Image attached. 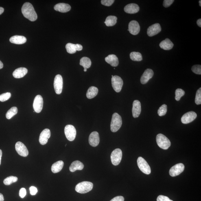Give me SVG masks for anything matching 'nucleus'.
Here are the masks:
<instances>
[{
  "mask_svg": "<svg viewBox=\"0 0 201 201\" xmlns=\"http://www.w3.org/2000/svg\"><path fill=\"white\" fill-rule=\"evenodd\" d=\"M28 72V70L25 68H20L15 70L13 75L15 78H21L24 76Z\"/></svg>",
  "mask_w": 201,
  "mask_h": 201,
  "instance_id": "22",
  "label": "nucleus"
},
{
  "mask_svg": "<svg viewBox=\"0 0 201 201\" xmlns=\"http://www.w3.org/2000/svg\"><path fill=\"white\" fill-rule=\"evenodd\" d=\"M63 86V80L62 76L58 75L55 76L54 82V87L55 92L57 94L62 93Z\"/></svg>",
  "mask_w": 201,
  "mask_h": 201,
  "instance_id": "9",
  "label": "nucleus"
},
{
  "mask_svg": "<svg viewBox=\"0 0 201 201\" xmlns=\"http://www.w3.org/2000/svg\"><path fill=\"white\" fill-rule=\"evenodd\" d=\"M193 72L197 75H201V66L200 65H195L193 66L191 68Z\"/></svg>",
  "mask_w": 201,
  "mask_h": 201,
  "instance_id": "39",
  "label": "nucleus"
},
{
  "mask_svg": "<svg viewBox=\"0 0 201 201\" xmlns=\"http://www.w3.org/2000/svg\"><path fill=\"white\" fill-rule=\"evenodd\" d=\"M185 91L183 90L178 88L175 91V95H176L175 99L177 101H180L181 98L185 95Z\"/></svg>",
  "mask_w": 201,
  "mask_h": 201,
  "instance_id": "35",
  "label": "nucleus"
},
{
  "mask_svg": "<svg viewBox=\"0 0 201 201\" xmlns=\"http://www.w3.org/2000/svg\"><path fill=\"white\" fill-rule=\"evenodd\" d=\"M124 197L122 196H118L114 197L110 201H124Z\"/></svg>",
  "mask_w": 201,
  "mask_h": 201,
  "instance_id": "45",
  "label": "nucleus"
},
{
  "mask_svg": "<svg viewBox=\"0 0 201 201\" xmlns=\"http://www.w3.org/2000/svg\"><path fill=\"white\" fill-rule=\"evenodd\" d=\"M157 201H173L169 197L163 195H159L157 199Z\"/></svg>",
  "mask_w": 201,
  "mask_h": 201,
  "instance_id": "41",
  "label": "nucleus"
},
{
  "mask_svg": "<svg viewBox=\"0 0 201 201\" xmlns=\"http://www.w3.org/2000/svg\"><path fill=\"white\" fill-rule=\"evenodd\" d=\"M132 111L134 118L139 117L141 112V103L139 101L136 100L133 101Z\"/></svg>",
  "mask_w": 201,
  "mask_h": 201,
  "instance_id": "18",
  "label": "nucleus"
},
{
  "mask_svg": "<svg viewBox=\"0 0 201 201\" xmlns=\"http://www.w3.org/2000/svg\"><path fill=\"white\" fill-rule=\"evenodd\" d=\"M10 41L12 43L22 45L26 42L27 39L23 36L16 35L11 37Z\"/></svg>",
  "mask_w": 201,
  "mask_h": 201,
  "instance_id": "23",
  "label": "nucleus"
},
{
  "mask_svg": "<svg viewBox=\"0 0 201 201\" xmlns=\"http://www.w3.org/2000/svg\"><path fill=\"white\" fill-rule=\"evenodd\" d=\"M76 49V51H80L82 50L83 49L82 46L80 44H75Z\"/></svg>",
  "mask_w": 201,
  "mask_h": 201,
  "instance_id": "46",
  "label": "nucleus"
},
{
  "mask_svg": "<svg viewBox=\"0 0 201 201\" xmlns=\"http://www.w3.org/2000/svg\"><path fill=\"white\" fill-rule=\"evenodd\" d=\"M195 102L197 105L201 104V88L197 90L195 95Z\"/></svg>",
  "mask_w": 201,
  "mask_h": 201,
  "instance_id": "37",
  "label": "nucleus"
},
{
  "mask_svg": "<svg viewBox=\"0 0 201 201\" xmlns=\"http://www.w3.org/2000/svg\"><path fill=\"white\" fill-rule=\"evenodd\" d=\"M51 136L50 131L49 129H46L42 131L40 134L39 142L42 145H45L47 143L48 141Z\"/></svg>",
  "mask_w": 201,
  "mask_h": 201,
  "instance_id": "15",
  "label": "nucleus"
},
{
  "mask_svg": "<svg viewBox=\"0 0 201 201\" xmlns=\"http://www.w3.org/2000/svg\"><path fill=\"white\" fill-rule=\"evenodd\" d=\"M122 157V152L120 149H116L112 151L111 155V159L112 164L117 165L120 163Z\"/></svg>",
  "mask_w": 201,
  "mask_h": 201,
  "instance_id": "6",
  "label": "nucleus"
},
{
  "mask_svg": "<svg viewBox=\"0 0 201 201\" xmlns=\"http://www.w3.org/2000/svg\"><path fill=\"white\" fill-rule=\"evenodd\" d=\"M111 84L114 91L117 93L121 91L123 84V81L121 77L118 76H113L111 78Z\"/></svg>",
  "mask_w": 201,
  "mask_h": 201,
  "instance_id": "8",
  "label": "nucleus"
},
{
  "mask_svg": "<svg viewBox=\"0 0 201 201\" xmlns=\"http://www.w3.org/2000/svg\"><path fill=\"white\" fill-rule=\"evenodd\" d=\"M154 72L152 69H147L145 70L142 75L141 79V82L142 84H146L154 75Z\"/></svg>",
  "mask_w": 201,
  "mask_h": 201,
  "instance_id": "19",
  "label": "nucleus"
},
{
  "mask_svg": "<svg viewBox=\"0 0 201 201\" xmlns=\"http://www.w3.org/2000/svg\"><path fill=\"white\" fill-rule=\"evenodd\" d=\"M159 46L164 50H169L173 48L174 44L169 39L166 38L161 42L159 44Z\"/></svg>",
  "mask_w": 201,
  "mask_h": 201,
  "instance_id": "26",
  "label": "nucleus"
},
{
  "mask_svg": "<svg viewBox=\"0 0 201 201\" xmlns=\"http://www.w3.org/2000/svg\"><path fill=\"white\" fill-rule=\"evenodd\" d=\"M128 31L130 34L136 35L139 34L140 31V26L139 23L135 20H133L130 22L129 24Z\"/></svg>",
  "mask_w": 201,
  "mask_h": 201,
  "instance_id": "14",
  "label": "nucleus"
},
{
  "mask_svg": "<svg viewBox=\"0 0 201 201\" xmlns=\"http://www.w3.org/2000/svg\"><path fill=\"white\" fill-rule=\"evenodd\" d=\"M131 59L134 61H141L142 60V56L141 53L137 52H132L130 54Z\"/></svg>",
  "mask_w": 201,
  "mask_h": 201,
  "instance_id": "31",
  "label": "nucleus"
},
{
  "mask_svg": "<svg viewBox=\"0 0 201 201\" xmlns=\"http://www.w3.org/2000/svg\"><path fill=\"white\" fill-rule=\"evenodd\" d=\"M98 90L95 86H92L89 88L86 93V97L88 99H91L94 98L98 93Z\"/></svg>",
  "mask_w": 201,
  "mask_h": 201,
  "instance_id": "28",
  "label": "nucleus"
},
{
  "mask_svg": "<svg viewBox=\"0 0 201 201\" xmlns=\"http://www.w3.org/2000/svg\"><path fill=\"white\" fill-rule=\"evenodd\" d=\"M84 168L83 164L79 160H76L72 163L69 167V170L71 172H74L76 170H81Z\"/></svg>",
  "mask_w": 201,
  "mask_h": 201,
  "instance_id": "25",
  "label": "nucleus"
},
{
  "mask_svg": "<svg viewBox=\"0 0 201 201\" xmlns=\"http://www.w3.org/2000/svg\"><path fill=\"white\" fill-rule=\"evenodd\" d=\"M2 151L1 149H0V165H1V159H2Z\"/></svg>",
  "mask_w": 201,
  "mask_h": 201,
  "instance_id": "50",
  "label": "nucleus"
},
{
  "mask_svg": "<svg viewBox=\"0 0 201 201\" xmlns=\"http://www.w3.org/2000/svg\"><path fill=\"white\" fill-rule=\"evenodd\" d=\"M11 96V93H7L2 94L0 95V101L1 102H4V101L8 100Z\"/></svg>",
  "mask_w": 201,
  "mask_h": 201,
  "instance_id": "38",
  "label": "nucleus"
},
{
  "mask_svg": "<svg viewBox=\"0 0 201 201\" xmlns=\"http://www.w3.org/2000/svg\"><path fill=\"white\" fill-rule=\"evenodd\" d=\"M22 12L24 17L31 21H34L37 19V15L34 7L29 2L24 3L22 8Z\"/></svg>",
  "mask_w": 201,
  "mask_h": 201,
  "instance_id": "1",
  "label": "nucleus"
},
{
  "mask_svg": "<svg viewBox=\"0 0 201 201\" xmlns=\"http://www.w3.org/2000/svg\"><path fill=\"white\" fill-rule=\"evenodd\" d=\"M114 0H102L101 1V4L105 6L109 7L113 4Z\"/></svg>",
  "mask_w": 201,
  "mask_h": 201,
  "instance_id": "40",
  "label": "nucleus"
},
{
  "mask_svg": "<svg viewBox=\"0 0 201 201\" xmlns=\"http://www.w3.org/2000/svg\"><path fill=\"white\" fill-rule=\"evenodd\" d=\"M137 163L138 167L142 172L147 175L151 174V168L144 159L139 157L138 159Z\"/></svg>",
  "mask_w": 201,
  "mask_h": 201,
  "instance_id": "5",
  "label": "nucleus"
},
{
  "mask_svg": "<svg viewBox=\"0 0 201 201\" xmlns=\"http://www.w3.org/2000/svg\"><path fill=\"white\" fill-rule=\"evenodd\" d=\"M66 50L70 54H74L76 52L75 44L68 43L66 46Z\"/></svg>",
  "mask_w": 201,
  "mask_h": 201,
  "instance_id": "34",
  "label": "nucleus"
},
{
  "mask_svg": "<svg viewBox=\"0 0 201 201\" xmlns=\"http://www.w3.org/2000/svg\"><path fill=\"white\" fill-rule=\"evenodd\" d=\"M197 24L199 27H201V19H199L197 21Z\"/></svg>",
  "mask_w": 201,
  "mask_h": 201,
  "instance_id": "47",
  "label": "nucleus"
},
{
  "mask_svg": "<svg viewBox=\"0 0 201 201\" xmlns=\"http://www.w3.org/2000/svg\"><path fill=\"white\" fill-rule=\"evenodd\" d=\"M20 196L21 198H23L26 195V190L25 188H22L20 189L19 193Z\"/></svg>",
  "mask_w": 201,
  "mask_h": 201,
  "instance_id": "43",
  "label": "nucleus"
},
{
  "mask_svg": "<svg viewBox=\"0 0 201 201\" xmlns=\"http://www.w3.org/2000/svg\"><path fill=\"white\" fill-rule=\"evenodd\" d=\"M197 117V114L195 112L193 111L188 112L182 116L181 122L184 124H189L194 120Z\"/></svg>",
  "mask_w": 201,
  "mask_h": 201,
  "instance_id": "11",
  "label": "nucleus"
},
{
  "mask_svg": "<svg viewBox=\"0 0 201 201\" xmlns=\"http://www.w3.org/2000/svg\"><path fill=\"white\" fill-rule=\"evenodd\" d=\"M174 2V0H164V1L163 6L165 8H168L171 6Z\"/></svg>",
  "mask_w": 201,
  "mask_h": 201,
  "instance_id": "42",
  "label": "nucleus"
},
{
  "mask_svg": "<svg viewBox=\"0 0 201 201\" xmlns=\"http://www.w3.org/2000/svg\"><path fill=\"white\" fill-rule=\"evenodd\" d=\"M18 113V108L16 107H12L9 110L6 114L7 119H10Z\"/></svg>",
  "mask_w": 201,
  "mask_h": 201,
  "instance_id": "32",
  "label": "nucleus"
},
{
  "mask_svg": "<svg viewBox=\"0 0 201 201\" xmlns=\"http://www.w3.org/2000/svg\"><path fill=\"white\" fill-rule=\"evenodd\" d=\"M161 31V28L159 24H154L149 27L147 30V34L149 37H152L159 33Z\"/></svg>",
  "mask_w": 201,
  "mask_h": 201,
  "instance_id": "16",
  "label": "nucleus"
},
{
  "mask_svg": "<svg viewBox=\"0 0 201 201\" xmlns=\"http://www.w3.org/2000/svg\"><path fill=\"white\" fill-rule=\"evenodd\" d=\"M80 65L84 67V69H87L91 67V61L87 57H84L81 59Z\"/></svg>",
  "mask_w": 201,
  "mask_h": 201,
  "instance_id": "29",
  "label": "nucleus"
},
{
  "mask_svg": "<svg viewBox=\"0 0 201 201\" xmlns=\"http://www.w3.org/2000/svg\"><path fill=\"white\" fill-rule=\"evenodd\" d=\"M89 142L90 145L93 147H96L99 143V136L98 133L94 132L90 134Z\"/></svg>",
  "mask_w": 201,
  "mask_h": 201,
  "instance_id": "17",
  "label": "nucleus"
},
{
  "mask_svg": "<svg viewBox=\"0 0 201 201\" xmlns=\"http://www.w3.org/2000/svg\"><path fill=\"white\" fill-rule=\"evenodd\" d=\"M15 149L18 154L23 157L28 155L29 152L26 146L21 142H18L15 144Z\"/></svg>",
  "mask_w": 201,
  "mask_h": 201,
  "instance_id": "13",
  "label": "nucleus"
},
{
  "mask_svg": "<svg viewBox=\"0 0 201 201\" xmlns=\"http://www.w3.org/2000/svg\"><path fill=\"white\" fill-rule=\"evenodd\" d=\"M43 97L41 95H37L35 98L34 103H33V108L34 111L37 113H40L43 109Z\"/></svg>",
  "mask_w": 201,
  "mask_h": 201,
  "instance_id": "10",
  "label": "nucleus"
},
{
  "mask_svg": "<svg viewBox=\"0 0 201 201\" xmlns=\"http://www.w3.org/2000/svg\"><path fill=\"white\" fill-rule=\"evenodd\" d=\"M4 198L3 195L2 194L0 193V201H4Z\"/></svg>",
  "mask_w": 201,
  "mask_h": 201,
  "instance_id": "48",
  "label": "nucleus"
},
{
  "mask_svg": "<svg viewBox=\"0 0 201 201\" xmlns=\"http://www.w3.org/2000/svg\"><path fill=\"white\" fill-rule=\"evenodd\" d=\"M29 190H30L31 194L33 195H36L38 192L37 189L36 187H34V186H31L29 188Z\"/></svg>",
  "mask_w": 201,
  "mask_h": 201,
  "instance_id": "44",
  "label": "nucleus"
},
{
  "mask_svg": "<svg viewBox=\"0 0 201 201\" xmlns=\"http://www.w3.org/2000/svg\"><path fill=\"white\" fill-rule=\"evenodd\" d=\"M184 169L183 164L179 163L174 166L169 170V174L171 176L174 177L180 175Z\"/></svg>",
  "mask_w": 201,
  "mask_h": 201,
  "instance_id": "12",
  "label": "nucleus"
},
{
  "mask_svg": "<svg viewBox=\"0 0 201 201\" xmlns=\"http://www.w3.org/2000/svg\"><path fill=\"white\" fill-rule=\"evenodd\" d=\"M63 162L62 160H59L53 164L52 167H51V171L53 173L59 172L63 168Z\"/></svg>",
  "mask_w": 201,
  "mask_h": 201,
  "instance_id": "27",
  "label": "nucleus"
},
{
  "mask_svg": "<svg viewBox=\"0 0 201 201\" xmlns=\"http://www.w3.org/2000/svg\"><path fill=\"white\" fill-rule=\"evenodd\" d=\"M167 111V107L166 105L163 104L160 106L158 111V115L160 116H165Z\"/></svg>",
  "mask_w": 201,
  "mask_h": 201,
  "instance_id": "36",
  "label": "nucleus"
},
{
  "mask_svg": "<svg viewBox=\"0 0 201 201\" xmlns=\"http://www.w3.org/2000/svg\"><path fill=\"white\" fill-rule=\"evenodd\" d=\"M199 4H200V5H200V6L201 7V1H199Z\"/></svg>",
  "mask_w": 201,
  "mask_h": 201,
  "instance_id": "52",
  "label": "nucleus"
},
{
  "mask_svg": "<svg viewBox=\"0 0 201 201\" xmlns=\"http://www.w3.org/2000/svg\"><path fill=\"white\" fill-rule=\"evenodd\" d=\"M3 64L1 61V60H0V69H2V68H3Z\"/></svg>",
  "mask_w": 201,
  "mask_h": 201,
  "instance_id": "51",
  "label": "nucleus"
},
{
  "mask_svg": "<svg viewBox=\"0 0 201 201\" xmlns=\"http://www.w3.org/2000/svg\"><path fill=\"white\" fill-rule=\"evenodd\" d=\"M18 181L17 177L11 176L7 178L3 181V183L5 185H10L14 182H15Z\"/></svg>",
  "mask_w": 201,
  "mask_h": 201,
  "instance_id": "33",
  "label": "nucleus"
},
{
  "mask_svg": "<svg viewBox=\"0 0 201 201\" xmlns=\"http://www.w3.org/2000/svg\"><path fill=\"white\" fill-rule=\"evenodd\" d=\"M64 133L68 140L70 141H73L76 136V130L73 125H67L64 128Z\"/></svg>",
  "mask_w": 201,
  "mask_h": 201,
  "instance_id": "7",
  "label": "nucleus"
},
{
  "mask_svg": "<svg viewBox=\"0 0 201 201\" xmlns=\"http://www.w3.org/2000/svg\"><path fill=\"white\" fill-rule=\"evenodd\" d=\"M117 17L116 16H109L106 18L104 23L107 26H113L117 23Z\"/></svg>",
  "mask_w": 201,
  "mask_h": 201,
  "instance_id": "30",
  "label": "nucleus"
},
{
  "mask_svg": "<svg viewBox=\"0 0 201 201\" xmlns=\"http://www.w3.org/2000/svg\"><path fill=\"white\" fill-rule=\"evenodd\" d=\"M4 9L2 7H0V15L4 12Z\"/></svg>",
  "mask_w": 201,
  "mask_h": 201,
  "instance_id": "49",
  "label": "nucleus"
},
{
  "mask_svg": "<svg viewBox=\"0 0 201 201\" xmlns=\"http://www.w3.org/2000/svg\"><path fill=\"white\" fill-rule=\"evenodd\" d=\"M122 124V119L121 116L117 113H114L112 116L111 123V130L112 132H117L120 128Z\"/></svg>",
  "mask_w": 201,
  "mask_h": 201,
  "instance_id": "2",
  "label": "nucleus"
},
{
  "mask_svg": "<svg viewBox=\"0 0 201 201\" xmlns=\"http://www.w3.org/2000/svg\"><path fill=\"white\" fill-rule=\"evenodd\" d=\"M124 11L127 13L134 14L139 12V7L135 3H130L127 5L124 8Z\"/></svg>",
  "mask_w": 201,
  "mask_h": 201,
  "instance_id": "20",
  "label": "nucleus"
},
{
  "mask_svg": "<svg viewBox=\"0 0 201 201\" xmlns=\"http://www.w3.org/2000/svg\"><path fill=\"white\" fill-rule=\"evenodd\" d=\"M105 60L106 62L113 67H116L119 64V59L117 57L114 55H108L105 58Z\"/></svg>",
  "mask_w": 201,
  "mask_h": 201,
  "instance_id": "24",
  "label": "nucleus"
},
{
  "mask_svg": "<svg viewBox=\"0 0 201 201\" xmlns=\"http://www.w3.org/2000/svg\"><path fill=\"white\" fill-rule=\"evenodd\" d=\"M93 187V184L89 181H83L77 184L75 190L77 193L84 194L91 191Z\"/></svg>",
  "mask_w": 201,
  "mask_h": 201,
  "instance_id": "3",
  "label": "nucleus"
},
{
  "mask_svg": "<svg viewBox=\"0 0 201 201\" xmlns=\"http://www.w3.org/2000/svg\"><path fill=\"white\" fill-rule=\"evenodd\" d=\"M54 9L57 11L66 13L69 12L71 10V7L66 3H59L55 5Z\"/></svg>",
  "mask_w": 201,
  "mask_h": 201,
  "instance_id": "21",
  "label": "nucleus"
},
{
  "mask_svg": "<svg viewBox=\"0 0 201 201\" xmlns=\"http://www.w3.org/2000/svg\"><path fill=\"white\" fill-rule=\"evenodd\" d=\"M156 141L158 146L164 150H167L171 146L170 141L163 134H158L156 136Z\"/></svg>",
  "mask_w": 201,
  "mask_h": 201,
  "instance_id": "4",
  "label": "nucleus"
}]
</instances>
